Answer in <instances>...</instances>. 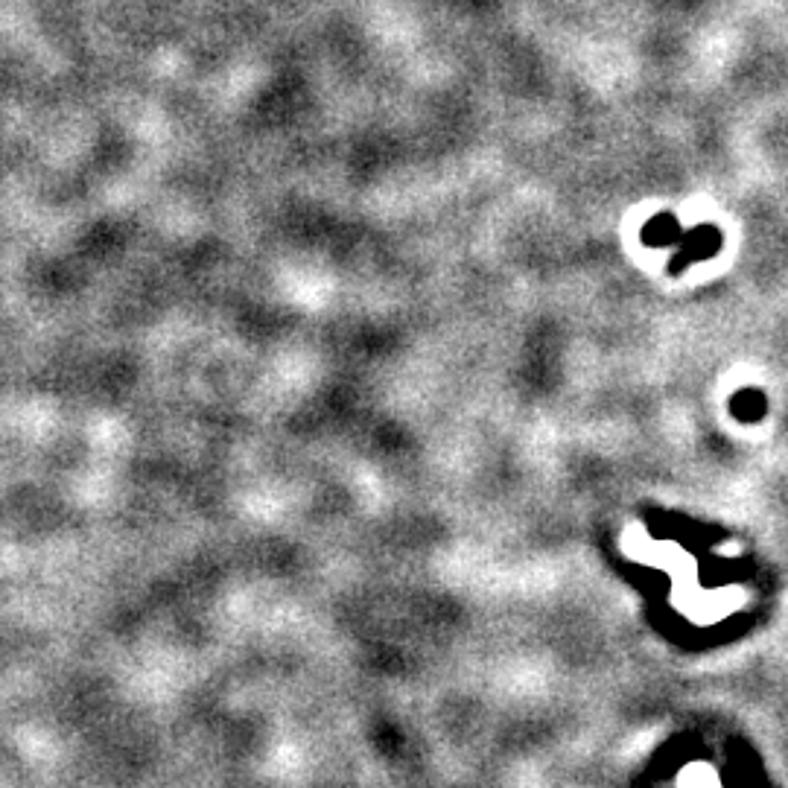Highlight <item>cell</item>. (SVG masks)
<instances>
[{"instance_id": "obj_2", "label": "cell", "mask_w": 788, "mask_h": 788, "mask_svg": "<svg viewBox=\"0 0 788 788\" xmlns=\"http://www.w3.org/2000/svg\"><path fill=\"white\" fill-rule=\"evenodd\" d=\"M643 243L648 249H675L681 243L683 228L675 214H654L643 225Z\"/></svg>"}, {"instance_id": "obj_1", "label": "cell", "mask_w": 788, "mask_h": 788, "mask_svg": "<svg viewBox=\"0 0 788 788\" xmlns=\"http://www.w3.org/2000/svg\"><path fill=\"white\" fill-rule=\"evenodd\" d=\"M721 231H718L713 222H701V225H692L689 231H683L681 243L672 249V260H669V272L672 275H681L683 269H689L692 263H701V260H710L721 251Z\"/></svg>"}]
</instances>
